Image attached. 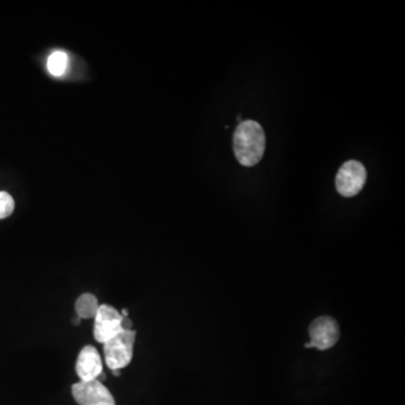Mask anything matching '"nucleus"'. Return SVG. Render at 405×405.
<instances>
[{"label": "nucleus", "mask_w": 405, "mask_h": 405, "mask_svg": "<svg viewBox=\"0 0 405 405\" xmlns=\"http://www.w3.org/2000/svg\"><path fill=\"white\" fill-rule=\"evenodd\" d=\"M94 337L99 343H105L112 338L122 333L121 322L123 319L121 312L113 306L103 304L94 315Z\"/></svg>", "instance_id": "423d86ee"}, {"label": "nucleus", "mask_w": 405, "mask_h": 405, "mask_svg": "<svg viewBox=\"0 0 405 405\" xmlns=\"http://www.w3.org/2000/svg\"><path fill=\"white\" fill-rule=\"evenodd\" d=\"M112 372H113V374L115 376L121 375V369H113V370H112Z\"/></svg>", "instance_id": "f8f14e48"}, {"label": "nucleus", "mask_w": 405, "mask_h": 405, "mask_svg": "<svg viewBox=\"0 0 405 405\" xmlns=\"http://www.w3.org/2000/svg\"><path fill=\"white\" fill-rule=\"evenodd\" d=\"M121 327L122 330H124V331H130V330H132L133 322L131 321L129 318H124V316H123V319H122L121 322Z\"/></svg>", "instance_id": "9b49d317"}, {"label": "nucleus", "mask_w": 405, "mask_h": 405, "mask_svg": "<svg viewBox=\"0 0 405 405\" xmlns=\"http://www.w3.org/2000/svg\"><path fill=\"white\" fill-rule=\"evenodd\" d=\"M367 180V171L362 162L349 160L335 176V188L343 198H354L362 192Z\"/></svg>", "instance_id": "7ed1b4c3"}, {"label": "nucleus", "mask_w": 405, "mask_h": 405, "mask_svg": "<svg viewBox=\"0 0 405 405\" xmlns=\"http://www.w3.org/2000/svg\"><path fill=\"white\" fill-rule=\"evenodd\" d=\"M135 337L136 333L133 330H123L119 335L104 343L105 362L109 369H122L129 366L133 358Z\"/></svg>", "instance_id": "f03ea898"}, {"label": "nucleus", "mask_w": 405, "mask_h": 405, "mask_svg": "<svg viewBox=\"0 0 405 405\" xmlns=\"http://www.w3.org/2000/svg\"><path fill=\"white\" fill-rule=\"evenodd\" d=\"M72 396L79 405H117L109 389L97 379L73 384Z\"/></svg>", "instance_id": "39448f33"}, {"label": "nucleus", "mask_w": 405, "mask_h": 405, "mask_svg": "<svg viewBox=\"0 0 405 405\" xmlns=\"http://www.w3.org/2000/svg\"><path fill=\"white\" fill-rule=\"evenodd\" d=\"M80 320H81L80 318H79L78 316V318H76V319L72 320V323L76 324V325H78V324L80 323Z\"/></svg>", "instance_id": "ddd939ff"}, {"label": "nucleus", "mask_w": 405, "mask_h": 405, "mask_svg": "<svg viewBox=\"0 0 405 405\" xmlns=\"http://www.w3.org/2000/svg\"><path fill=\"white\" fill-rule=\"evenodd\" d=\"M99 306L97 297L90 293H85L78 297L75 308L80 319H92L97 313Z\"/></svg>", "instance_id": "6e6552de"}, {"label": "nucleus", "mask_w": 405, "mask_h": 405, "mask_svg": "<svg viewBox=\"0 0 405 405\" xmlns=\"http://www.w3.org/2000/svg\"><path fill=\"white\" fill-rule=\"evenodd\" d=\"M48 71L53 77H63L65 75L69 68V57L63 51H54L50 54L46 63Z\"/></svg>", "instance_id": "1a4fd4ad"}, {"label": "nucleus", "mask_w": 405, "mask_h": 405, "mask_svg": "<svg viewBox=\"0 0 405 405\" xmlns=\"http://www.w3.org/2000/svg\"><path fill=\"white\" fill-rule=\"evenodd\" d=\"M76 372L81 382L94 381L103 374V362L97 349L92 346L81 349L76 362Z\"/></svg>", "instance_id": "0eeeda50"}, {"label": "nucleus", "mask_w": 405, "mask_h": 405, "mask_svg": "<svg viewBox=\"0 0 405 405\" xmlns=\"http://www.w3.org/2000/svg\"><path fill=\"white\" fill-rule=\"evenodd\" d=\"M15 208V202L9 193L0 192V220L11 215Z\"/></svg>", "instance_id": "9d476101"}, {"label": "nucleus", "mask_w": 405, "mask_h": 405, "mask_svg": "<svg viewBox=\"0 0 405 405\" xmlns=\"http://www.w3.org/2000/svg\"><path fill=\"white\" fill-rule=\"evenodd\" d=\"M266 136L261 125L256 121L239 123L233 135L235 158L244 167H254L264 157Z\"/></svg>", "instance_id": "f257e3e1"}, {"label": "nucleus", "mask_w": 405, "mask_h": 405, "mask_svg": "<svg viewBox=\"0 0 405 405\" xmlns=\"http://www.w3.org/2000/svg\"><path fill=\"white\" fill-rule=\"evenodd\" d=\"M310 342L306 343V348H316L328 350L333 348L339 340L340 333L339 325L331 316H320L310 325Z\"/></svg>", "instance_id": "20e7f679"}]
</instances>
